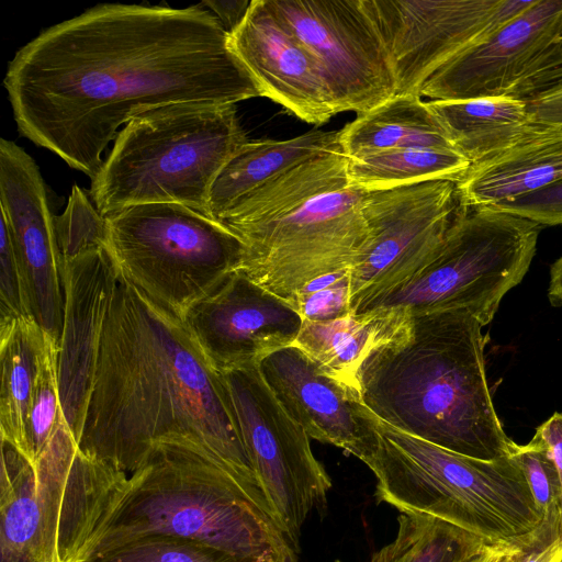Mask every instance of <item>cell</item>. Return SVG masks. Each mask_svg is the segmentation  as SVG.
I'll return each mask as SVG.
<instances>
[{
  "instance_id": "33",
  "label": "cell",
  "mask_w": 562,
  "mask_h": 562,
  "mask_svg": "<svg viewBox=\"0 0 562 562\" xmlns=\"http://www.w3.org/2000/svg\"><path fill=\"white\" fill-rule=\"evenodd\" d=\"M0 227V322L30 317L20 263L2 218Z\"/></svg>"
},
{
  "instance_id": "28",
  "label": "cell",
  "mask_w": 562,
  "mask_h": 562,
  "mask_svg": "<svg viewBox=\"0 0 562 562\" xmlns=\"http://www.w3.org/2000/svg\"><path fill=\"white\" fill-rule=\"evenodd\" d=\"M393 541L370 562H468L487 543L480 537L423 513L401 512Z\"/></svg>"
},
{
  "instance_id": "17",
  "label": "cell",
  "mask_w": 562,
  "mask_h": 562,
  "mask_svg": "<svg viewBox=\"0 0 562 562\" xmlns=\"http://www.w3.org/2000/svg\"><path fill=\"white\" fill-rule=\"evenodd\" d=\"M183 324L221 373L259 366L292 346L303 318L285 300L236 270L193 304Z\"/></svg>"
},
{
  "instance_id": "16",
  "label": "cell",
  "mask_w": 562,
  "mask_h": 562,
  "mask_svg": "<svg viewBox=\"0 0 562 562\" xmlns=\"http://www.w3.org/2000/svg\"><path fill=\"white\" fill-rule=\"evenodd\" d=\"M0 209L20 263L29 315L58 348L65 292L55 215L36 162L5 138L0 139Z\"/></svg>"
},
{
  "instance_id": "7",
  "label": "cell",
  "mask_w": 562,
  "mask_h": 562,
  "mask_svg": "<svg viewBox=\"0 0 562 562\" xmlns=\"http://www.w3.org/2000/svg\"><path fill=\"white\" fill-rule=\"evenodd\" d=\"M380 443L367 464L376 497L400 512L423 513L491 544L530 549L542 522L513 456L480 460L401 432L376 418Z\"/></svg>"
},
{
  "instance_id": "9",
  "label": "cell",
  "mask_w": 562,
  "mask_h": 562,
  "mask_svg": "<svg viewBox=\"0 0 562 562\" xmlns=\"http://www.w3.org/2000/svg\"><path fill=\"white\" fill-rule=\"evenodd\" d=\"M105 217L120 272L181 321L239 270L245 245L222 223L178 203L133 205Z\"/></svg>"
},
{
  "instance_id": "21",
  "label": "cell",
  "mask_w": 562,
  "mask_h": 562,
  "mask_svg": "<svg viewBox=\"0 0 562 562\" xmlns=\"http://www.w3.org/2000/svg\"><path fill=\"white\" fill-rule=\"evenodd\" d=\"M562 180V128L533 123L517 143L477 164L457 181L467 207L493 206Z\"/></svg>"
},
{
  "instance_id": "30",
  "label": "cell",
  "mask_w": 562,
  "mask_h": 562,
  "mask_svg": "<svg viewBox=\"0 0 562 562\" xmlns=\"http://www.w3.org/2000/svg\"><path fill=\"white\" fill-rule=\"evenodd\" d=\"M521 468L542 522L530 549L562 536V487L557 467L546 442L535 435L526 445H517L512 454ZM528 549V550H530Z\"/></svg>"
},
{
  "instance_id": "13",
  "label": "cell",
  "mask_w": 562,
  "mask_h": 562,
  "mask_svg": "<svg viewBox=\"0 0 562 562\" xmlns=\"http://www.w3.org/2000/svg\"><path fill=\"white\" fill-rule=\"evenodd\" d=\"M536 0H361L387 53L396 94L420 95L442 65Z\"/></svg>"
},
{
  "instance_id": "20",
  "label": "cell",
  "mask_w": 562,
  "mask_h": 562,
  "mask_svg": "<svg viewBox=\"0 0 562 562\" xmlns=\"http://www.w3.org/2000/svg\"><path fill=\"white\" fill-rule=\"evenodd\" d=\"M229 41L262 97L306 123L321 125L336 115L317 63L266 0H251L244 21L229 34Z\"/></svg>"
},
{
  "instance_id": "6",
  "label": "cell",
  "mask_w": 562,
  "mask_h": 562,
  "mask_svg": "<svg viewBox=\"0 0 562 562\" xmlns=\"http://www.w3.org/2000/svg\"><path fill=\"white\" fill-rule=\"evenodd\" d=\"M127 482L80 450L63 415L35 462L1 439L0 562H85Z\"/></svg>"
},
{
  "instance_id": "5",
  "label": "cell",
  "mask_w": 562,
  "mask_h": 562,
  "mask_svg": "<svg viewBox=\"0 0 562 562\" xmlns=\"http://www.w3.org/2000/svg\"><path fill=\"white\" fill-rule=\"evenodd\" d=\"M151 533L190 538L257 562H297L267 497L182 443L157 446L128 476L89 557Z\"/></svg>"
},
{
  "instance_id": "22",
  "label": "cell",
  "mask_w": 562,
  "mask_h": 562,
  "mask_svg": "<svg viewBox=\"0 0 562 562\" xmlns=\"http://www.w3.org/2000/svg\"><path fill=\"white\" fill-rule=\"evenodd\" d=\"M340 148V131L312 130L289 139L248 140L216 178L206 215L218 222L237 201L273 177L314 156Z\"/></svg>"
},
{
  "instance_id": "25",
  "label": "cell",
  "mask_w": 562,
  "mask_h": 562,
  "mask_svg": "<svg viewBox=\"0 0 562 562\" xmlns=\"http://www.w3.org/2000/svg\"><path fill=\"white\" fill-rule=\"evenodd\" d=\"M403 316L402 310H374L325 323L303 321L293 345L327 374L359 392L362 361L391 336Z\"/></svg>"
},
{
  "instance_id": "26",
  "label": "cell",
  "mask_w": 562,
  "mask_h": 562,
  "mask_svg": "<svg viewBox=\"0 0 562 562\" xmlns=\"http://www.w3.org/2000/svg\"><path fill=\"white\" fill-rule=\"evenodd\" d=\"M52 342L31 317L0 322V435L27 458L26 427L35 380Z\"/></svg>"
},
{
  "instance_id": "34",
  "label": "cell",
  "mask_w": 562,
  "mask_h": 562,
  "mask_svg": "<svg viewBox=\"0 0 562 562\" xmlns=\"http://www.w3.org/2000/svg\"><path fill=\"white\" fill-rule=\"evenodd\" d=\"M522 95L531 122L562 128V67L528 82Z\"/></svg>"
},
{
  "instance_id": "40",
  "label": "cell",
  "mask_w": 562,
  "mask_h": 562,
  "mask_svg": "<svg viewBox=\"0 0 562 562\" xmlns=\"http://www.w3.org/2000/svg\"><path fill=\"white\" fill-rule=\"evenodd\" d=\"M548 296L553 306L562 305V256L551 266Z\"/></svg>"
},
{
  "instance_id": "24",
  "label": "cell",
  "mask_w": 562,
  "mask_h": 562,
  "mask_svg": "<svg viewBox=\"0 0 562 562\" xmlns=\"http://www.w3.org/2000/svg\"><path fill=\"white\" fill-rule=\"evenodd\" d=\"M340 146L349 158L396 148L456 150L428 102L417 94H395L359 113L340 130Z\"/></svg>"
},
{
  "instance_id": "39",
  "label": "cell",
  "mask_w": 562,
  "mask_h": 562,
  "mask_svg": "<svg viewBox=\"0 0 562 562\" xmlns=\"http://www.w3.org/2000/svg\"><path fill=\"white\" fill-rule=\"evenodd\" d=\"M521 562H562V536L544 546L524 551Z\"/></svg>"
},
{
  "instance_id": "35",
  "label": "cell",
  "mask_w": 562,
  "mask_h": 562,
  "mask_svg": "<svg viewBox=\"0 0 562 562\" xmlns=\"http://www.w3.org/2000/svg\"><path fill=\"white\" fill-rule=\"evenodd\" d=\"M490 207L527 218L541 226L562 225V180Z\"/></svg>"
},
{
  "instance_id": "3",
  "label": "cell",
  "mask_w": 562,
  "mask_h": 562,
  "mask_svg": "<svg viewBox=\"0 0 562 562\" xmlns=\"http://www.w3.org/2000/svg\"><path fill=\"white\" fill-rule=\"evenodd\" d=\"M482 328L465 310L404 312L360 366L362 403L383 424L448 451L480 460L512 456L517 443L495 412Z\"/></svg>"
},
{
  "instance_id": "31",
  "label": "cell",
  "mask_w": 562,
  "mask_h": 562,
  "mask_svg": "<svg viewBox=\"0 0 562 562\" xmlns=\"http://www.w3.org/2000/svg\"><path fill=\"white\" fill-rule=\"evenodd\" d=\"M61 415L57 381V347L52 342L38 367L26 427L29 459L32 462H35L46 450Z\"/></svg>"
},
{
  "instance_id": "27",
  "label": "cell",
  "mask_w": 562,
  "mask_h": 562,
  "mask_svg": "<svg viewBox=\"0 0 562 562\" xmlns=\"http://www.w3.org/2000/svg\"><path fill=\"white\" fill-rule=\"evenodd\" d=\"M470 166L456 150L396 148L348 157L347 171L351 184L381 190L429 180L457 182Z\"/></svg>"
},
{
  "instance_id": "1",
  "label": "cell",
  "mask_w": 562,
  "mask_h": 562,
  "mask_svg": "<svg viewBox=\"0 0 562 562\" xmlns=\"http://www.w3.org/2000/svg\"><path fill=\"white\" fill-rule=\"evenodd\" d=\"M3 85L20 134L91 180L119 128L140 113L262 97L201 5H94L22 46Z\"/></svg>"
},
{
  "instance_id": "23",
  "label": "cell",
  "mask_w": 562,
  "mask_h": 562,
  "mask_svg": "<svg viewBox=\"0 0 562 562\" xmlns=\"http://www.w3.org/2000/svg\"><path fill=\"white\" fill-rule=\"evenodd\" d=\"M453 148L471 165L510 147L532 127L525 101L510 97L431 100Z\"/></svg>"
},
{
  "instance_id": "15",
  "label": "cell",
  "mask_w": 562,
  "mask_h": 562,
  "mask_svg": "<svg viewBox=\"0 0 562 562\" xmlns=\"http://www.w3.org/2000/svg\"><path fill=\"white\" fill-rule=\"evenodd\" d=\"M560 67L562 0H536L493 35L438 68L419 94L432 100L508 97Z\"/></svg>"
},
{
  "instance_id": "36",
  "label": "cell",
  "mask_w": 562,
  "mask_h": 562,
  "mask_svg": "<svg viewBox=\"0 0 562 562\" xmlns=\"http://www.w3.org/2000/svg\"><path fill=\"white\" fill-rule=\"evenodd\" d=\"M250 4L251 0H206L200 5L213 11L227 33L231 34L241 24Z\"/></svg>"
},
{
  "instance_id": "14",
  "label": "cell",
  "mask_w": 562,
  "mask_h": 562,
  "mask_svg": "<svg viewBox=\"0 0 562 562\" xmlns=\"http://www.w3.org/2000/svg\"><path fill=\"white\" fill-rule=\"evenodd\" d=\"M317 63L336 114L367 112L396 94L382 40L361 0H266Z\"/></svg>"
},
{
  "instance_id": "32",
  "label": "cell",
  "mask_w": 562,
  "mask_h": 562,
  "mask_svg": "<svg viewBox=\"0 0 562 562\" xmlns=\"http://www.w3.org/2000/svg\"><path fill=\"white\" fill-rule=\"evenodd\" d=\"M350 273L344 269L317 277L300 289L290 304L303 321L325 323L349 315Z\"/></svg>"
},
{
  "instance_id": "18",
  "label": "cell",
  "mask_w": 562,
  "mask_h": 562,
  "mask_svg": "<svg viewBox=\"0 0 562 562\" xmlns=\"http://www.w3.org/2000/svg\"><path fill=\"white\" fill-rule=\"evenodd\" d=\"M63 272L65 307L57 381L64 419L79 446L119 268L108 240L64 261Z\"/></svg>"
},
{
  "instance_id": "11",
  "label": "cell",
  "mask_w": 562,
  "mask_h": 562,
  "mask_svg": "<svg viewBox=\"0 0 562 562\" xmlns=\"http://www.w3.org/2000/svg\"><path fill=\"white\" fill-rule=\"evenodd\" d=\"M459 206L450 180L366 190L368 238L349 269L351 312H362L419 271L442 245Z\"/></svg>"
},
{
  "instance_id": "8",
  "label": "cell",
  "mask_w": 562,
  "mask_h": 562,
  "mask_svg": "<svg viewBox=\"0 0 562 562\" xmlns=\"http://www.w3.org/2000/svg\"><path fill=\"white\" fill-rule=\"evenodd\" d=\"M114 140L89 191L103 216L148 203H178L206 215L216 178L249 139L236 104L196 101L140 113Z\"/></svg>"
},
{
  "instance_id": "37",
  "label": "cell",
  "mask_w": 562,
  "mask_h": 562,
  "mask_svg": "<svg viewBox=\"0 0 562 562\" xmlns=\"http://www.w3.org/2000/svg\"><path fill=\"white\" fill-rule=\"evenodd\" d=\"M535 435L540 437L548 446L562 487V413H554L537 428Z\"/></svg>"
},
{
  "instance_id": "29",
  "label": "cell",
  "mask_w": 562,
  "mask_h": 562,
  "mask_svg": "<svg viewBox=\"0 0 562 562\" xmlns=\"http://www.w3.org/2000/svg\"><path fill=\"white\" fill-rule=\"evenodd\" d=\"M85 562H257L175 535L151 533L128 539Z\"/></svg>"
},
{
  "instance_id": "2",
  "label": "cell",
  "mask_w": 562,
  "mask_h": 562,
  "mask_svg": "<svg viewBox=\"0 0 562 562\" xmlns=\"http://www.w3.org/2000/svg\"><path fill=\"white\" fill-rule=\"evenodd\" d=\"M166 442L200 450L265 494L222 373L183 322L119 270L79 448L133 473Z\"/></svg>"
},
{
  "instance_id": "12",
  "label": "cell",
  "mask_w": 562,
  "mask_h": 562,
  "mask_svg": "<svg viewBox=\"0 0 562 562\" xmlns=\"http://www.w3.org/2000/svg\"><path fill=\"white\" fill-rule=\"evenodd\" d=\"M259 485L288 538L297 547L304 521L326 503L331 481L310 436L280 405L259 366L222 373Z\"/></svg>"
},
{
  "instance_id": "10",
  "label": "cell",
  "mask_w": 562,
  "mask_h": 562,
  "mask_svg": "<svg viewBox=\"0 0 562 562\" xmlns=\"http://www.w3.org/2000/svg\"><path fill=\"white\" fill-rule=\"evenodd\" d=\"M541 225L490 206L460 203L437 252L408 281L362 312L465 310L485 326L536 255Z\"/></svg>"
},
{
  "instance_id": "38",
  "label": "cell",
  "mask_w": 562,
  "mask_h": 562,
  "mask_svg": "<svg viewBox=\"0 0 562 562\" xmlns=\"http://www.w3.org/2000/svg\"><path fill=\"white\" fill-rule=\"evenodd\" d=\"M524 550L508 544H486L468 562H521Z\"/></svg>"
},
{
  "instance_id": "4",
  "label": "cell",
  "mask_w": 562,
  "mask_h": 562,
  "mask_svg": "<svg viewBox=\"0 0 562 562\" xmlns=\"http://www.w3.org/2000/svg\"><path fill=\"white\" fill-rule=\"evenodd\" d=\"M347 167L341 148L323 153L237 201L220 223L245 245L239 270L290 303L311 280L350 269L368 228L366 190Z\"/></svg>"
},
{
  "instance_id": "19",
  "label": "cell",
  "mask_w": 562,
  "mask_h": 562,
  "mask_svg": "<svg viewBox=\"0 0 562 562\" xmlns=\"http://www.w3.org/2000/svg\"><path fill=\"white\" fill-rule=\"evenodd\" d=\"M259 370L283 409L310 437L366 464L372 460L380 443L376 417L357 390L327 374L294 345L268 356Z\"/></svg>"
}]
</instances>
